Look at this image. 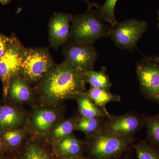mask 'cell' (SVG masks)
Listing matches in <instances>:
<instances>
[{
    "instance_id": "obj_1",
    "label": "cell",
    "mask_w": 159,
    "mask_h": 159,
    "mask_svg": "<svg viewBox=\"0 0 159 159\" xmlns=\"http://www.w3.org/2000/svg\"><path fill=\"white\" fill-rule=\"evenodd\" d=\"M84 71L63 61L55 64L36 87L42 106L57 107L70 99H75L86 90Z\"/></svg>"
},
{
    "instance_id": "obj_2",
    "label": "cell",
    "mask_w": 159,
    "mask_h": 159,
    "mask_svg": "<svg viewBox=\"0 0 159 159\" xmlns=\"http://www.w3.org/2000/svg\"><path fill=\"white\" fill-rule=\"evenodd\" d=\"M134 139L125 138L103 129L86 137L85 152L89 158L121 157L133 144Z\"/></svg>"
},
{
    "instance_id": "obj_3",
    "label": "cell",
    "mask_w": 159,
    "mask_h": 159,
    "mask_svg": "<svg viewBox=\"0 0 159 159\" xmlns=\"http://www.w3.org/2000/svg\"><path fill=\"white\" fill-rule=\"evenodd\" d=\"M97 5L89 7L84 13L73 16L70 42L94 44L97 40L109 37L111 26L106 25L93 9Z\"/></svg>"
},
{
    "instance_id": "obj_4",
    "label": "cell",
    "mask_w": 159,
    "mask_h": 159,
    "mask_svg": "<svg viewBox=\"0 0 159 159\" xmlns=\"http://www.w3.org/2000/svg\"><path fill=\"white\" fill-rule=\"evenodd\" d=\"M55 64L47 48H25L20 75L30 84H38Z\"/></svg>"
},
{
    "instance_id": "obj_5",
    "label": "cell",
    "mask_w": 159,
    "mask_h": 159,
    "mask_svg": "<svg viewBox=\"0 0 159 159\" xmlns=\"http://www.w3.org/2000/svg\"><path fill=\"white\" fill-rule=\"evenodd\" d=\"M25 48L17 38L11 35L9 48L0 59V80L2 84L5 102H7V93L11 79L20 74Z\"/></svg>"
},
{
    "instance_id": "obj_6",
    "label": "cell",
    "mask_w": 159,
    "mask_h": 159,
    "mask_svg": "<svg viewBox=\"0 0 159 159\" xmlns=\"http://www.w3.org/2000/svg\"><path fill=\"white\" fill-rule=\"evenodd\" d=\"M144 20L129 19L118 22L111 26L109 37L117 47L123 50H133L143 34L148 30Z\"/></svg>"
},
{
    "instance_id": "obj_7",
    "label": "cell",
    "mask_w": 159,
    "mask_h": 159,
    "mask_svg": "<svg viewBox=\"0 0 159 159\" xmlns=\"http://www.w3.org/2000/svg\"><path fill=\"white\" fill-rule=\"evenodd\" d=\"M63 108L42 106L34 107L28 119L29 130L35 138L46 141L48 135L57 122L63 119ZM35 138V137H34Z\"/></svg>"
},
{
    "instance_id": "obj_8",
    "label": "cell",
    "mask_w": 159,
    "mask_h": 159,
    "mask_svg": "<svg viewBox=\"0 0 159 159\" xmlns=\"http://www.w3.org/2000/svg\"><path fill=\"white\" fill-rule=\"evenodd\" d=\"M136 74L142 96L159 104V64L153 58L145 57L137 63Z\"/></svg>"
},
{
    "instance_id": "obj_9",
    "label": "cell",
    "mask_w": 159,
    "mask_h": 159,
    "mask_svg": "<svg viewBox=\"0 0 159 159\" xmlns=\"http://www.w3.org/2000/svg\"><path fill=\"white\" fill-rule=\"evenodd\" d=\"M62 53L65 62L82 71L93 70L98 52L93 44L70 42L65 45Z\"/></svg>"
},
{
    "instance_id": "obj_10",
    "label": "cell",
    "mask_w": 159,
    "mask_h": 159,
    "mask_svg": "<svg viewBox=\"0 0 159 159\" xmlns=\"http://www.w3.org/2000/svg\"><path fill=\"white\" fill-rule=\"evenodd\" d=\"M145 116L134 111L122 115H111L105 119L104 129L121 136L133 139L137 132L145 126Z\"/></svg>"
},
{
    "instance_id": "obj_11",
    "label": "cell",
    "mask_w": 159,
    "mask_h": 159,
    "mask_svg": "<svg viewBox=\"0 0 159 159\" xmlns=\"http://www.w3.org/2000/svg\"><path fill=\"white\" fill-rule=\"evenodd\" d=\"M73 18L70 13L65 12H55L52 16L49 23L50 46L57 49L68 42Z\"/></svg>"
},
{
    "instance_id": "obj_12",
    "label": "cell",
    "mask_w": 159,
    "mask_h": 159,
    "mask_svg": "<svg viewBox=\"0 0 159 159\" xmlns=\"http://www.w3.org/2000/svg\"><path fill=\"white\" fill-rule=\"evenodd\" d=\"M27 120L26 114L18 105L6 102L0 107V134L23 128Z\"/></svg>"
},
{
    "instance_id": "obj_13",
    "label": "cell",
    "mask_w": 159,
    "mask_h": 159,
    "mask_svg": "<svg viewBox=\"0 0 159 159\" xmlns=\"http://www.w3.org/2000/svg\"><path fill=\"white\" fill-rule=\"evenodd\" d=\"M29 140L18 149L16 159H57L53 147L39 139Z\"/></svg>"
},
{
    "instance_id": "obj_14",
    "label": "cell",
    "mask_w": 159,
    "mask_h": 159,
    "mask_svg": "<svg viewBox=\"0 0 159 159\" xmlns=\"http://www.w3.org/2000/svg\"><path fill=\"white\" fill-rule=\"evenodd\" d=\"M34 97L32 89L20 75L11 79L7 93V102L20 105L31 102Z\"/></svg>"
},
{
    "instance_id": "obj_15",
    "label": "cell",
    "mask_w": 159,
    "mask_h": 159,
    "mask_svg": "<svg viewBox=\"0 0 159 159\" xmlns=\"http://www.w3.org/2000/svg\"><path fill=\"white\" fill-rule=\"evenodd\" d=\"M56 156H81L85 152V141L80 140L72 134L62 138L52 146Z\"/></svg>"
},
{
    "instance_id": "obj_16",
    "label": "cell",
    "mask_w": 159,
    "mask_h": 159,
    "mask_svg": "<svg viewBox=\"0 0 159 159\" xmlns=\"http://www.w3.org/2000/svg\"><path fill=\"white\" fill-rule=\"evenodd\" d=\"M80 117L79 114H75L67 119H61L54 125L49 133L46 142L52 146L62 138L73 134L75 125Z\"/></svg>"
},
{
    "instance_id": "obj_17",
    "label": "cell",
    "mask_w": 159,
    "mask_h": 159,
    "mask_svg": "<svg viewBox=\"0 0 159 159\" xmlns=\"http://www.w3.org/2000/svg\"><path fill=\"white\" fill-rule=\"evenodd\" d=\"M78 106V114L80 117L88 118H106L111 116L94 103L87 96L85 93L80 94L75 99Z\"/></svg>"
},
{
    "instance_id": "obj_18",
    "label": "cell",
    "mask_w": 159,
    "mask_h": 159,
    "mask_svg": "<svg viewBox=\"0 0 159 159\" xmlns=\"http://www.w3.org/2000/svg\"><path fill=\"white\" fill-rule=\"evenodd\" d=\"M107 68L102 66L99 71L89 70L84 71L86 83H88L90 87L98 88L110 91L112 83L106 73Z\"/></svg>"
},
{
    "instance_id": "obj_19",
    "label": "cell",
    "mask_w": 159,
    "mask_h": 159,
    "mask_svg": "<svg viewBox=\"0 0 159 159\" xmlns=\"http://www.w3.org/2000/svg\"><path fill=\"white\" fill-rule=\"evenodd\" d=\"M85 93L92 101L106 112H108L106 108L107 103L112 102H119L121 99L119 95L98 88L90 87L89 90L86 91Z\"/></svg>"
},
{
    "instance_id": "obj_20",
    "label": "cell",
    "mask_w": 159,
    "mask_h": 159,
    "mask_svg": "<svg viewBox=\"0 0 159 159\" xmlns=\"http://www.w3.org/2000/svg\"><path fill=\"white\" fill-rule=\"evenodd\" d=\"M106 119L80 117L75 125V130L82 132L86 137L91 136L104 129Z\"/></svg>"
},
{
    "instance_id": "obj_21",
    "label": "cell",
    "mask_w": 159,
    "mask_h": 159,
    "mask_svg": "<svg viewBox=\"0 0 159 159\" xmlns=\"http://www.w3.org/2000/svg\"><path fill=\"white\" fill-rule=\"evenodd\" d=\"M25 134V130L22 128L7 131L0 136L8 152H11L17 150L23 145Z\"/></svg>"
},
{
    "instance_id": "obj_22",
    "label": "cell",
    "mask_w": 159,
    "mask_h": 159,
    "mask_svg": "<svg viewBox=\"0 0 159 159\" xmlns=\"http://www.w3.org/2000/svg\"><path fill=\"white\" fill-rule=\"evenodd\" d=\"M118 0H106L102 6H96V13L102 21L108 23L111 26L117 22L115 18V10Z\"/></svg>"
},
{
    "instance_id": "obj_23",
    "label": "cell",
    "mask_w": 159,
    "mask_h": 159,
    "mask_svg": "<svg viewBox=\"0 0 159 159\" xmlns=\"http://www.w3.org/2000/svg\"><path fill=\"white\" fill-rule=\"evenodd\" d=\"M145 126L147 129V141L159 148V115L145 116Z\"/></svg>"
},
{
    "instance_id": "obj_24",
    "label": "cell",
    "mask_w": 159,
    "mask_h": 159,
    "mask_svg": "<svg viewBox=\"0 0 159 159\" xmlns=\"http://www.w3.org/2000/svg\"><path fill=\"white\" fill-rule=\"evenodd\" d=\"M138 159H159V148L146 140L133 145Z\"/></svg>"
},
{
    "instance_id": "obj_25",
    "label": "cell",
    "mask_w": 159,
    "mask_h": 159,
    "mask_svg": "<svg viewBox=\"0 0 159 159\" xmlns=\"http://www.w3.org/2000/svg\"><path fill=\"white\" fill-rule=\"evenodd\" d=\"M10 41L11 37H8L0 32V59L9 48Z\"/></svg>"
},
{
    "instance_id": "obj_26",
    "label": "cell",
    "mask_w": 159,
    "mask_h": 159,
    "mask_svg": "<svg viewBox=\"0 0 159 159\" xmlns=\"http://www.w3.org/2000/svg\"><path fill=\"white\" fill-rule=\"evenodd\" d=\"M57 159H88L87 157L74 156H56Z\"/></svg>"
},
{
    "instance_id": "obj_27",
    "label": "cell",
    "mask_w": 159,
    "mask_h": 159,
    "mask_svg": "<svg viewBox=\"0 0 159 159\" xmlns=\"http://www.w3.org/2000/svg\"><path fill=\"white\" fill-rule=\"evenodd\" d=\"M8 152L6 145L4 144L1 136H0V157H2L5 153Z\"/></svg>"
},
{
    "instance_id": "obj_28",
    "label": "cell",
    "mask_w": 159,
    "mask_h": 159,
    "mask_svg": "<svg viewBox=\"0 0 159 159\" xmlns=\"http://www.w3.org/2000/svg\"><path fill=\"white\" fill-rule=\"evenodd\" d=\"M11 1V0H0V3L3 5H6L10 2Z\"/></svg>"
},
{
    "instance_id": "obj_29",
    "label": "cell",
    "mask_w": 159,
    "mask_h": 159,
    "mask_svg": "<svg viewBox=\"0 0 159 159\" xmlns=\"http://www.w3.org/2000/svg\"><path fill=\"white\" fill-rule=\"evenodd\" d=\"M88 159H122V157L119 158H88Z\"/></svg>"
},
{
    "instance_id": "obj_30",
    "label": "cell",
    "mask_w": 159,
    "mask_h": 159,
    "mask_svg": "<svg viewBox=\"0 0 159 159\" xmlns=\"http://www.w3.org/2000/svg\"><path fill=\"white\" fill-rule=\"evenodd\" d=\"M153 59L156 62H157V63H158V64H159V57H154Z\"/></svg>"
},
{
    "instance_id": "obj_31",
    "label": "cell",
    "mask_w": 159,
    "mask_h": 159,
    "mask_svg": "<svg viewBox=\"0 0 159 159\" xmlns=\"http://www.w3.org/2000/svg\"><path fill=\"white\" fill-rule=\"evenodd\" d=\"M84 1H86V2H87V3L88 4H89V7H90V6H93L94 4H95V3H90L89 2V0H84Z\"/></svg>"
},
{
    "instance_id": "obj_32",
    "label": "cell",
    "mask_w": 159,
    "mask_h": 159,
    "mask_svg": "<svg viewBox=\"0 0 159 159\" xmlns=\"http://www.w3.org/2000/svg\"><path fill=\"white\" fill-rule=\"evenodd\" d=\"M158 16V29L159 30V10L157 11Z\"/></svg>"
},
{
    "instance_id": "obj_33",
    "label": "cell",
    "mask_w": 159,
    "mask_h": 159,
    "mask_svg": "<svg viewBox=\"0 0 159 159\" xmlns=\"http://www.w3.org/2000/svg\"><path fill=\"white\" fill-rule=\"evenodd\" d=\"M3 156L1 157H0V159H6V158H3Z\"/></svg>"
},
{
    "instance_id": "obj_34",
    "label": "cell",
    "mask_w": 159,
    "mask_h": 159,
    "mask_svg": "<svg viewBox=\"0 0 159 159\" xmlns=\"http://www.w3.org/2000/svg\"><path fill=\"white\" fill-rule=\"evenodd\" d=\"M1 106H2V104H1V102H0V107H1Z\"/></svg>"
},
{
    "instance_id": "obj_35",
    "label": "cell",
    "mask_w": 159,
    "mask_h": 159,
    "mask_svg": "<svg viewBox=\"0 0 159 159\" xmlns=\"http://www.w3.org/2000/svg\"></svg>"
},
{
    "instance_id": "obj_36",
    "label": "cell",
    "mask_w": 159,
    "mask_h": 159,
    "mask_svg": "<svg viewBox=\"0 0 159 159\" xmlns=\"http://www.w3.org/2000/svg\"><path fill=\"white\" fill-rule=\"evenodd\" d=\"M158 115H159V114H158Z\"/></svg>"
}]
</instances>
